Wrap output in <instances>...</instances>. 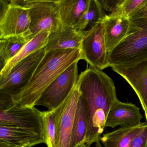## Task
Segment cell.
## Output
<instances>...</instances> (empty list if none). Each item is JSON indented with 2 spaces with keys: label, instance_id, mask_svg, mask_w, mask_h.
Returning a JSON list of instances; mask_svg holds the SVG:
<instances>
[{
  "label": "cell",
  "instance_id": "24",
  "mask_svg": "<svg viewBox=\"0 0 147 147\" xmlns=\"http://www.w3.org/2000/svg\"><path fill=\"white\" fill-rule=\"evenodd\" d=\"M104 11L109 12L108 15L118 16L123 0H98Z\"/></svg>",
  "mask_w": 147,
  "mask_h": 147
},
{
  "label": "cell",
  "instance_id": "15",
  "mask_svg": "<svg viewBox=\"0 0 147 147\" xmlns=\"http://www.w3.org/2000/svg\"><path fill=\"white\" fill-rule=\"evenodd\" d=\"M87 31L77 32L70 27L62 28L60 30L50 34L45 49L46 52L58 49H80Z\"/></svg>",
  "mask_w": 147,
  "mask_h": 147
},
{
  "label": "cell",
  "instance_id": "2",
  "mask_svg": "<svg viewBox=\"0 0 147 147\" xmlns=\"http://www.w3.org/2000/svg\"><path fill=\"white\" fill-rule=\"evenodd\" d=\"M80 60H82L80 49L46 52L28 85L12 96L14 103L22 108L34 107L52 82L71 64Z\"/></svg>",
  "mask_w": 147,
  "mask_h": 147
},
{
  "label": "cell",
  "instance_id": "26",
  "mask_svg": "<svg viewBox=\"0 0 147 147\" xmlns=\"http://www.w3.org/2000/svg\"><path fill=\"white\" fill-rule=\"evenodd\" d=\"M139 18H147V2L142 9L134 13L129 19H134Z\"/></svg>",
  "mask_w": 147,
  "mask_h": 147
},
{
  "label": "cell",
  "instance_id": "22",
  "mask_svg": "<svg viewBox=\"0 0 147 147\" xmlns=\"http://www.w3.org/2000/svg\"><path fill=\"white\" fill-rule=\"evenodd\" d=\"M107 16L98 0H90L87 12L74 29L77 32L88 30L97 24L102 23Z\"/></svg>",
  "mask_w": 147,
  "mask_h": 147
},
{
  "label": "cell",
  "instance_id": "25",
  "mask_svg": "<svg viewBox=\"0 0 147 147\" xmlns=\"http://www.w3.org/2000/svg\"><path fill=\"white\" fill-rule=\"evenodd\" d=\"M129 147H147V126L134 138Z\"/></svg>",
  "mask_w": 147,
  "mask_h": 147
},
{
  "label": "cell",
  "instance_id": "30",
  "mask_svg": "<svg viewBox=\"0 0 147 147\" xmlns=\"http://www.w3.org/2000/svg\"><path fill=\"white\" fill-rule=\"evenodd\" d=\"M78 147H88L87 146L86 144H82V145H80V146H78Z\"/></svg>",
  "mask_w": 147,
  "mask_h": 147
},
{
  "label": "cell",
  "instance_id": "7",
  "mask_svg": "<svg viewBox=\"0 0 147 147\" xmlns=\"http://www.w3.org/2000/svg\"><path fill=\"white\" fill-rule=\"evenodd\" d=\"M46 53L43 48L18 63L6 77L0 79V91L12 96L18 93L28 85Z\"/></svg>",
  "mask_w": 147,
  "mask_h": 147
},
{
  "label": "cell",
  "instance_id": "19",
  "mask_svg": "<svg viewBox=\"0 0 147 147\" xmlns=\"http://www.w3.org/2000/svg\"><path fill=\"white\" fill-rule=\"evenodd\" d=\"M32 38L30 33L0 38V71Z\"/></svg>",
  "mask_w": 147,
  "mask_h": 147
},
{
  "label": "cell",
  "instance_id": "23",
  "mask_svg": "<svg viewBox=\"0 0 147 147\" xmlns=\"http://www.w3.org/2000/svg\"><path fill=\"white\" fill-rule=\"evenodd\" d=\"M147 2V0H123L118 16L129 19L142 9Z\"/></svg>",
  "mask_w": 147,
  "mask_h": 147
},
{
  "label": "cell",
  "instance_id": "8",
  "mask_svg": "<svg viewBox=\"0 0 147 147\" xmlns=\"http://www.w3.org/2000/svg\"><path fill=\"white\" fill-rule=\"evenodd\" d=\"M78 62L71 64L52 82L45 91L36 105L45 107L51 111L66 99L78 81Z\"/></svg>",
  "mask_w": 147,
  "mask_h": 147
},
{
  "label": "cell",
  "instance_id": "4",
  "mask_svg": "<svg viewBox=\"0 0 147 147\" xmlns=\"http://www.w3.org/2000/svg\"><path fill=\"white\" fill-rule=\"evenodd\" d=\"M0 125L26 129L44 138L42 111L35 107H20L11 94L2 91H0Z\"/></svg>",
  "mask_w": 147,
  "mask_h": 147
},
{
  "label": "cell",
  "instance_id": "11",
  "mask_svg": "<svg viewBox=\"0 0 147 147\" xmlns=\"http://www.w3.org/2000/svg\"><path fill=\"white\" fill-rule=\"evenodd\" d=\"M112 68L131 86L145 111L147 108V59L131 67Z\"/></svg>",
  "mask_w": 147,
  "mask_h": 147
},
{
  "label": "cell",
  "instance_id": "9",
  "mask_svg": "<svg viewBox=\"0 0 147 147\" xmlns=\"http://www.w3.org/2000/svg\"><path fill=\"white\" fill-rule=\"evenodd\" d=\"M81 50L82 60L91 67L101 70L111 67L102 22L87 31L82 41Z\"/></svg>",
  "mask_w": 147,
  "mask_h": 147
},
{
  "label": "cell",
  "instance_id": "5",
  "mask_svg": "<svg viewBox=\"0 0 147 147\" xmlns=\"http://www.w3.org/2000/svg\"><path fill=\"white\" fill-rule=\"evenodd\" d=\"M24 1L0 0V38L31 34L30 10Z\"/></svg>",
  "mask_w": 147,
  "mask_h": 147
},
{
  "label": "cell",
  "instance_id": "10",
  "mask_svg": "<svg viewBox=\"0 0 147 147\" xmlns=\"http://www.w3.org/2000/svg\"><path fill=\"white\" fill-rule=\"evenodd\" d=\"M80 96L81 92L76 83L64 101V107L60 117L57 130V147H70L72 129Z\"/></svg>",
  "mask_w": 147,
  "mask_h": 147
},
{
  "label": "cell",
  "instance_id": "27",
  "mask_svg": "<svg viewBox=\"0 0 147 147\" xmlns=\"http://www.w3.org/2000/svg\"><path fill=\"white\" fill-rule=\"evenodd\" d=\"M0 147H15L9 144L0 141Z\"/></svg>",
  "mask_w": 147,
  "mask_h": 147
},
{
  "label": "cell",
  "instance_id": "21",
  "mask_svg": "<svg viewBox=\"0 0 147 147\" xmlns=\"http://www.w3.org/2000/svg\"><path fill=\"white\" fill-rule=\"evenodd\" d=\"M64 101L54 110L42 111L44 144L47 147H57V130L60 117L64 107Z\"/></svg>",
  "mask_w": 147,
  "mask_h": 147
},
{
  "label": "cell",
  "instance_id": "3",
  "mask_svg": "<svg viewBox=\"0 0 147 147\" xmlns=\"http://www.w3.org/2000/svg\"><path fill=\"white\" fill-rule=\"evenodd\" d=\"M129 20L126 36L108 55L112 68L131 67L147 59V18Z\"/></svg>",
  "mask_w": 147,
  "mask_h": 147
},
{
  "label": "cell",
  "instance_id": "1",
  "mask_svg": "<svg viewBox=\"0 0 147 147\" xmlns=\"http://www.w3.org/2000/svg\"><path fill=\"white\" fill-rule=\"evenodd\" d=\"M77 85L88 110L86 144L100 142L110 109L118 98L113 80L102 70L89 66L79 76Z\"/></svg>",
  "mask_w": 147,
  "mask_h": 147
},
{
  "label": "cell",
  "instance_id": "6",
  "mask_svg": "<svg viewBox=\"0 0 147 147\" xmlns=\"http://www.w3.org/2000/svg\"><path fill=\"white\" fill-rule=\"evenodd\" d=\"M30 10V31L32 38L43 31L56 32L62 28L58 0H25Z\"/></svg>",
  "mask_w": 147,
  "mask_h": 147
},
{
  "label": "cell",
  "instance_id": "12",
  "mask_svg": "<svg viewBox=\"0 0 147 147\" xmlns=\"http://www.w3.org/2000/svg\"><path fill=\"white\" fill-rule=\"evenodd\" d=\"M142 118L140 108L136 105L121 102L118 100L109 111L106 121L105 128L136 125L141 123Z\"/></svg>",
  "mask_w": 147,
  "mask_h": 147
},
{
  "label": "cell",
  "instance_id": "28",
  "mask_svg": "<svg viewBox=\"0 0 147 147\" xmlns=\"http://www.w3.org/2000/svg\"><path fill=\"white\" fill-rule=\"evenodd\" d=\"M95 147H103L101 145L100 142L96 143H95Z\"/></svg>",
  "mask_w": 147,
  "mask_h": 147
},
{
  "label": "cell",
  "instance_id": "16",
  "mask_svg": "<svg viewBox=\"0 0 147 147\" xmlns=\"http://www.w3.org/2000/svg\"><path fill=\"white\" fill-rule=\"evenodd\" d=\"M90 0H58L62 28H74L86 13Z\"/></svg>",
  "mask_w": 147,
  "mask_h": 147
},
{
  "label": "cell",
  "instance_id": "13",
  "mask_svg": "<svg viewBox=\"0 0 147 147\" xmlns=\"http://www.w3.org/2000/svg\"><path fill=\"white\" fill-rule=\"evenodd\" d=\"M0 141L15 147H32L45 143L40 135L23 128L0 125Z\"/></svg>",
  "mask_w": 147,
  "mask_h": 147
},
{
  "label": "cell",
  "instance_id": "14",
  "mask_svg": "<svg viewBox=\"0 0 147 147\" xmlns=\"http://www.w3.org/2000/svg\"><path fill=\"white\" fill-rule=\"evenodd\" d=\"M105 40L108 55L124 39L129 30V19L107 15L103 20Z\"/></svg>",
  "mask_w": 147,
  "mask_h": 147
},
{
  "label": "cell",
  "instance_id": "20",
  "mask_svg": "<svg viewBox=\"0 0 147 147\" xmlns=\"http://www.w3.org/2000/svg\"><path fill=\"white\" fill-rule=\"evenodd\" d=\"M50 34L49 32H42L28 42L18 54L10 60L2 70L0 71V79L6 77L18 63L38 51L44 48L48 43Z\"/></svg>",
  "mask_w": 147,
  "mask_h": 147
},
{
  "label": "cell",
  "instance_id": "17",
  "mask_svg": "<svg viewBox=\"0 0 147 147\" xmlns=\"http://www.w3.org/2000/svg\"><path fill=\"white\" fill-rule=\"evenodd\" d=\"M146 126V122H141L136 125L120 127L103 134L100 142L105 147H129L134 138Z\"/></svg>",
  "mask_w": 147,
  "mask_h": 147
},
{
  "label": "cell",
  "instance_id": "18",
  "mask_svg": "<svg viewBox=\"0 0 147 147\" xmlns=\"http://www.w3.org/2000/svg\"><path fill=\"white\" fill-rule=\"evenodd\" d=\"M88 110L85 99L81 94L77 105L72 129L70 147H78L86 143L88 128Z\"/></svg>",
  "mask_w": 147,
  "mask_h": 147
},
{
  "label": "cell",
  "instance_id": "29",
  "mask_svg": "<svg viewBox=\"0 0 147 147\" xmlns=\"http://www.w3.org/2000/svg\"><path fill=\"white\" fill-rule=\"evenodd\" d=\"M144 113H145V118H146V123H147V108L146 109V110H145V111H144Z\"/></svg>",
  "mask_w": 147,
  "mask_h": 147
}]
</instances>
